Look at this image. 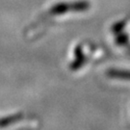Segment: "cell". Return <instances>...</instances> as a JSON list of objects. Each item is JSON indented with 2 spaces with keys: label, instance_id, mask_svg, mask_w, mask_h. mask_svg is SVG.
Listing matches in <instances>:
<instances>
[{
  "label": "cell",
  "instance_id": "cell-1",
  "mask_svg": "<svg viewBox=\"0 0 130 130\" xmlns=\"http://www.w3.org/2000/svg\"><path fill=\"white\" fill-rule=\"evenodd\" d=\"M22 118H23L22 113H18L15 115H11V116H7L5 118H1L0 119V128H4V127L12 125V124L19 121Z\"/></svg>",
  "mask_w": 130,
  "mask_h": 130
},
{
  "label": "cell",
  "instance_id": "cell-2",
  "mask_svg": "<svg viewBox=\"0 0 130 130\" xmlns=\"http://www.w3.org/2000/svg\"><path fill=\"white\" fill-rule=\"evenodd\" d=\"M109 77L117 79H124L130 80V70H110L107 71Z\"/></svg>",
  "mask_w": 130,
  "mask_h": 130
},
{
  "label": "cell",
  "instance_id": "cell-3",
  "mask_svg": "<svg viewBox=\"0 0 130 130\" xmlns=\"http://www.w3.org/2000/svg\"><path fill=\"white\" fill-rule=\"evenodd\" d=\"M83 62L84 56L82 54V50H80V47H77V49H76V60L70 65V69L73 70H77V69H79L80 66H82Z\"/></svg>",
  "mask_w": 130,
  "mask_h": 130
}]
</instances>
